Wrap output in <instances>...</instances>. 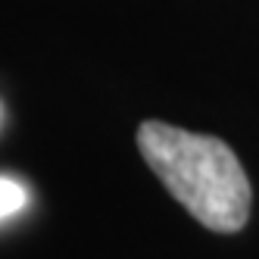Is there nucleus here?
<instances>
[{
  "instance_id": "f257e3e1",
  "label": "nucleus",
  "mask_w": 259,
  "mask_h": 259,
  "mask_svg": "<svg viewBox=\"0 0 259 259\" xmlns=\"http://www.w3.org/2000/svg\"><path fill=\"white\" fill-rule=\"evenodd\" d=\"M138 147L150 172L203 228L234 234L247 225L250 178L225 141L150 119L138 128Z\"/></svg>"
},
{
  "instance_id": "f03ea898",
  "label": "nucleus",
  "mask_w": 259,
  "mask_h": 259,
  "mask_svg": "<svg viewBox=\"0 0 259 259\" xmlns=\"http://www.w3.org/2000/svg\"><path fill=\"white\" fill-rule=\"evenodd\" d=\"M28 203V191L13 178H0V219L16 215Z\"/></svg>"
}]
</instances>
